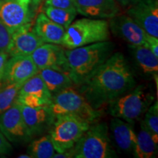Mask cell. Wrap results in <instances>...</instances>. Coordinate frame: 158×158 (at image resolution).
<instances>
[{
  "label": "cell",
  "mask_w": 158,
  "mask_h": 158,
  "mask_svg": "<svg viewBox=\"0 0 158 158\" xmlns=\"http://www.w3.org/2000/svg\"><path fill=\"white\" fill-rule=\"evenodd\" d=\"M136 85L135 71L129 61L122 53L114 52L89 78L78 86V90L92 107L100 110Z\"/></svg>",
  "instance_id": "6da1fadb"
},
{
  "label": "cell",
  "mask_w": 158,
  "mask_h": 158,
  "mask_svg": "<svg viewBox=\"0 0 158 158\" xmlns=\"http://www.w3.org/2000/svg\"><path fill=\"white\" fill-rule=\"evenodd\" d=\"M111 41L92 43L73 49H65L67 73L78 86L92 76L114 52Z\"/></svg>",
  "instance_id": "7a4b0ae2"
},
{
  "label": "cell",
  "mask_w": 158,
  "mask_h": 158,
  "mask_svg": "<svg viewBox=\"0 0 158 158\" xmlns=\"http://www.w3.org/2000/svg\"><path fill=\"white\" fill-rule=\"evenodd\" d=\"M155 101V96L149 86L136 85L129 92L112 100L108 105V111L113 117L133 124L136 121H141Z\"/></svg>",
  "instance_id": "3957f363"
},
{
  "label": "cell",
  "mask_w": 158,
  "mask_h": 158,
  "mask_svg": "<svg viewBox=\"0 0 158 158\" xmlns=\"http://www.w3.org/2000/svg\"><path fill=\"white\" fill-rule=\"evenodd\" d=\"M71 150L74 158H114L116 149L106 122H93Z\"/></svg>",
  "instance_id": "277c9868"
},
{
  "label": "cell",
  "mask_w": 158,
  "mask_h": 158,
  "mask_svg": "<svg viewBox=\"0 0 158 158\" xmlns=\"http://www.w3.org/2000/svg\"><path fill=\"white\" fill-rule=\"evenodd\" d=\"M110 35L107 20L85 17L73 21L65 29L61 45L65 49H73L109 40Z\"/></svg>",
  "instance_id": "5b68a950"
},
{
  "label": "cell",
  "mask_w": 158,
  "mask_h": 158,
  "mask_svg": "<svg viewBox=\"0 0 158 158\" xmlns=\"http://www.w3.org/2000/svg\"><path fill=\"white\" fill-rule=\"evenodd\" d=\"M73 86L61 91L51 97L48 105L51 113L56 118L64 115L81 117L93 123L101 116L100 110L95 109L84 95Z\"/></svg>",
  "instance_id": "8992f818"
},
{
  "label": "cell",
  "mask_w": 158,
  "mask_h": 158,
  "mask_svg": "<svg viewBox=\"0 0 158 158\" xmlns=\"http://www.w3.org/2000/svg\"><path fill=\"white\" fill-rule=\"evenodd\" d=\"M91 124L76 116L64 115L56 117L48 134L56 152L63 153L72 149Z\"/></svg>",
  "instance_id": "52a82bcc"
},
{
  "label": "cell",
  "mask_w": 158,
  "mask_h": 158,
  "mask_svg": "<svg viewBox=\"0 0 158 158\" xmlns=\"http://www.w3.org/2000/svg\"><path fill=\"white\" fill-rule=\"evenodd\" d=\"M0 130L10 143H27L32 138L23 121L21 105L16 100L0 116Z\"/></svg>",
  "instance_id": "ba28073f"
},
{
  "label": "cell",
  "mask_w": 158,
  "mask_h": 158,
  "mask_svg": "<svg viewBox=\"0 0 158 158\" xmlns=\"http://www.w3.org/2000/svg\"><path fill=\"white\" fill-rule=\"evenodd\" d=\"M32 13L29 6L18 0H0V21L11 35L19 29L31 25Z\"/></svg>",
  "instance_id": "9c48e42d"
},
{
  "label": "cell",
  "mask_w": 158,
  "mask_h": 158,
  "mask_svg": "<svg viewBox=\"0 0 158 158\" xmlns=\"http://www.w3.org/2000/svg\"><path fill=\"white\" fill-rule=\"evenodd\" d=\"M126 14L147 34L158 38V0H139L127 7Z\"/></svg>",
  "instance_id": "30bf717a"
},
{
  "label": "cell",
  "mask_w": 158,
  "mask_h": 158,
  "mask_svg": "<svg viewBox=\"0 0 158 158\" xmlns=\"http://www.w3.org/2000/svg\"><path fill=\"white\" fill-rule=\"evenodd\" d=\"M110 31L130 45H145L147 34L127 14H118L109 19Z\"/></svg>",
  "instance_id": "8fae6325"
},
{
  "label": "cell",
  "mask_w": 158,
  "mask_h": 158,
  "mask_svg": "<svg viewBox=\"0 0 158 158\" xmlns=\"http://www.w3.org/2000/svg\"><path fill=\"white\" fill-rule=\"evenodd\" d=\"M38 72L31 56H10L5 63L2 80L3 85L24 83Z\"/></svg>",
  "instance_id": "7c38bea8"
},
{
  "label": "cell",
  "mask_w": 158,
  "mask_h": 158,
  "mask_svg": "<svg viewBox=\"0 0 158 158\" xmlns=\"http://www.w3.org/2000/svg\"><path fill=\"white\" fill-rule=\"evenodd\" d=\"M31 57L38 70L50 68L67 73L65 48L61 45L43 43L31 54Z\"/></svg>",
  "instance_id": "4fadbf2b"
},
{
  "label": "cell",
  "mask_w": 158,
  "mask_h": 158,
  "mask_svg": "<svg viewBox=\"0 0 158 158\" xmlns=\"http://www.w3.org/2000/svg\"><path fill=\"white\" fill-rule=\"evenodd\" d=\"M20 105L23 121L31 138L50 130L56 118L51 113L48 106L30 108L21 103Z\"/></svg>",
  "instance_id": "5bb4252c"
},
{
  "label": "cell",
  "mask_w": 158,
  "mask_h": 158,
  "mask_svg": "<svg viewBox=\"0 0 158 158\" xmlns=\"http://www.w3.org/2000/svg\"><path fill=\"white\" fill-rule=\"evenodd\" d=\"M74 3L77 13L91 19H110L121 11L115 0H74Z\"/></svg>",
  "instance_id": "9a60e30c"
},
{
  "label": "cell",
  "mask_w": 158,
  "mask_h": 158,
  "mask_svg": "<svg viewBox=\"0 0 158 158\" xmlns=\"http://www.w3.org/2000/svg\"><path fill=\"white\" fill-rule=\"evenodd\" d=\"M31 25L27 26L12 34L11 40L7 54L10 56H31L40 45L43 44L42 40L37 36Z\"/></svg>",
  "instance_id": "2e32d148"
},
{
  "label": "cell",
  "mask_w": 158,
  "mask_h": 158,
  "mask_svg": "<svg viewBox=\"0 0 158 158\" xmlns=\"http://www.w3.org/2000/svg\"><path fill=\"white\" fill-rule=\"evenodd\" d=\"M108 127L115 149L120 152L133 154L136 143V133L133 124L122 118L113 117Z\"/></svg>",
  "instance_id": "e0dca14e"
},
{
  "label": "cell",
  "mask_w": 158,
  "mask_h": 158,
  "mask_svg": "<svg viewBox=\"0 0 158 158\" xmlns=\"http://www.w3.org/2000/svg\"><path fill=\"white\" fill-rule=\"evenodd\" d=\"M128 48L138 73L146 78L157 80L158 57L145 45H128Z\"/></svg>",
  "instance_id": "ac0fdd59"
},
{
  "label": "cell",
  "mask_w": 158,
  "mask_h": 158,
  "mask_svg": "<svg viewBox=\"0 0 158 158\" xmlns=\"http://www.w3.org/2000/svg\"><path fill=\"white\" fill-rule=\"evenodd\" d=\"M33 30L44 43L61 45L65 33V29L62 26L51 21L44 13L37 15Z\"/></svg>",
  "instance_id": "d6986e66"
},
{
  "label": "cell",
  "mask_w": 158,
  "mask_h": 158,
  "mask_svg": "<svg viewBox=\"0 0 158 158\" xmlns=\"http://www.w3.org/2000/svg\"><path fill=\"white\" fill-rule=\"evenodd\" d=\"M37 73L52 96L65 89L75 86L70 76L63 71L46 68L40 70Z\"/></svg>",
  "instance_id": "ffe728a7"
},
{
  "label": "cell",
  "mask_w": 158,
  "mask_h": 158,
  "mask_svg": "<svg viewBox=\"0 0 158 158\" xmlns=\"http://www.w3.org/2000/svg\"><path fill=\"white\" fill-rule=\"evenodd\" d=\"M157 144L142 121L140 130L136 133V143L133 155L135 158H153L157 157Z\"/></svg>",
  "instance_id": "44dd1931"
},
{
  "label": "cell",
  "mask_w": 158,
  "mask_h": 158,
  "mask_svg": "<svg viewBox=\"0 0 158 158\" xmlns=\"http://www.w3.org/2000/svg\"><path fill=\"white\" fill-rule=\"evenodd\" d=\"M22 94H33L48 100H51L52 97L38 73L23 83L18 95Z\"/></svg>",
  "instance_id": "7402d4cb"
},
{
  "label": "cell",
  "mask_w": 158,
  "mask_h": 158,
  "mask_svg": "<svg viewBox=\"0 0 158 158\" xmlns=\"http://www.w3.org/2000/svg\"><path fill=\"white\" fill-rule=\"evenodd\" d=\"M27 152L32 158H52L56 151L48 134L31 141Z\"/></svg>",
  "instance_id": "603a6c76"
},
{
  "label": "cell",
  "mask_w": 158,
  "mask_h": 158,
  "mask_svg": "<svg viewBox=\"0 0 158 158\" xmlns=\"http://www.w3.org/2000/svg\"><path fill=\"white\" fill-rule=\"evenodd\" d=\"M43 13L51 21L62 26L65 29L71 24L78 14L75 9H62L47 5L43 6Z\"/></svg>",
  "instance_id": "cb8c5ba5"
},
{
  "label": "cell",
  "mask_w": 158,
  "mask_h": 158,
  "mask_svg": "<svg viewBox=\"0 0 158 158\" xmlns=\"http://www.w3.org/2000/svg\"><path fill=\"white\" fill-rule=\"evenodd\" d=\"M23 83L5 84L0 89V116L10 107L16 100L18 94Z\"/></svg>",
  "instance_id": "d4e9b609"
},
{
  "label": "cell",
  "mask_w": 158,
  "mask_h": 158,
  "mask_svg": "<svg viewBox=\"0 0 158 158\" xmlns=\"http://www.w3.org/2000/svg\"><path fill=\"white\" fill-rule=\"evenodd\" d=\"M144 126L151 134L156 143H158V102L156 100L148 108L143 118Z\"/></svg>",
  "instance_id": "484cf974"
},
{
  "label": "cell",
  "mask_w": 158,
  "mask_h": 158,
  "mask_svg": "<svg viewBox=\"0 0 158 158\" xmlns=\"http://www.w3.org/2000/svg\"><path fill=\"white\" fill-rule=\"evenodd\" d=\"M16 100L21 104L24 105V106L30 108H37L40 107V106H48L51 102V100L41 98L38 96L33 95V94L18 95Z\"/></svg>",
  "instance_id": "4316f807"
},
{
  "label": "cell",
  "mask_w": 158,
  "mask_h": 158,
  "mask_svg": "<svg viewBox=\"0 0 158 158\" xmlns=\"http://www.w3.org/2000/svg\"><path fill=\"white\" fill-rule=\"evenodd\" d=\"M11 37V33L0 21V52L7 53L10 43Z\"/></svg>",
  "instance_id": "83f0119b"
},
{
  "label": "cell",
  "mask_w": 158,
  "mask_h": 158,
  "mask_svg": "<svg viewBox=\"0 0 158 158\" xmlns=\"http://www.w3.org/2000/svg\"><path fill=\"white\" fill-rule=\"evenodd\" d=\"M45 5L51 6L57 8L76 10L74 0H44Z\"/></svg>",
  "instance_id": "f1b7e54d"
},
{
  "label": "cell",
  "mask_w": 158,
  "mask_h": 158,
  "mask_svg": "<svg viewBox=\"0 0 158 158\" xmlns=\"http://www.w3.org/2000/svg\"><path fill=\"white\" fill-rule=\"evenodd\" d=\"M13 151V147L0 130V155H9Z\"/></svg>",
  "instance_id": "f546056e"
},
{
  "label": "cell",
  "mask_w": 158,
  "mask_h": 158,
  "mask_svg": "<svg viewBox=\"0 0 158 158\" xmlns=\"http://www.w3.org/2000/svg\"><path fill=\"white\" fill-rule=\"evenodd\" d=\"M146 46L156 56L158 57V38L149 35L147 39Z\"/></svg>",
  "instance_id": "4dcf8cb0"
},
{
  "label": "cell",
  "mask_w": 158,
  "mask_h": 158,
  "mask_svg": "<svg viewBox=\"0 0 158 158\" xmlns=\"http://www.w3.org/2000/svg\"><path fill=\"white\" fill-rule=\"evenodd\" d=\"M9 58L8 54L6 52H0V78L2 75L4 68H5V63L7 62V59Z\"/></svg>",
  "instance_id": "1f68e13d"
},
{
  "label": "cell",
  "mask_w": 158,
  "mask_h": 158,
  "mask_svg": "<svg viewBox=\"0 0 158 158\" xmlns=\"http://www.w3.org/2000/svg\"><path fill=\"white\" fill-rule=\"evenodd\" d=\"M115 1L122 7H128L130 6L134 5L139 0H115Z\"/></svg>",
  "instance_id": "d6a6232c"
},
{
  "label": "cell",
  "mask_w": 158,
  "mask_h": 158,
  "mask_svg": "<svg viewBox=\"0 0 158 158\" xmlns=\"http://www.w3.org/2000/svg\"><path fill=\"white\" fill-rule=\"evenodd\" d=\"M43 1H44V0H31V4H32V5L34 6L35 7H36L40 5V4L42 3Z\"/></svg>",
  "instance_id": "836d02e7"
},
{
  "label": "cell",
  "mask_w": 158,
  "mask_h": 158,
  "mask_svg": "<svg viewBox=\"0 0 158 158\" xmlns=\"http://www.w3.org/2000/svg\"><path fill=\"white\" fill-rule=\"evenodd\" d=\"M18 1H19V2H21V4H23V5L27 6H29V5H30L31 2V0H18Z\"/></svg>",
  "instance_id": "e575fe53"
},
{
  "label": "cell",
  "mask_w": 158,
  "mask_h": 158,
  "mask_svg": "<svg viewBox=\"0 0 158 158\" xmlns=\"http://www.w3.org/2000/svg\"><path fill=\"white\" fill-rule=\"evenodd\" d=\"M19 158H32L31 157V155H29V154H23L19 156Z\"/></svg>",
  "instance_id": "d590c367"
},
{
  "label": "cell",
  "mask_w": 158,
  "mask_h": 158,
  "mask_svg": "<svg viewBox=\"0 0 158 158\" xmlns=\"http://www.w3.org/2000/svg\"><path fill=\"white\" fill-rule=\"evenodd\" d=\"M3 86V81L2 80V78H0V89Z\"/></svg>",
  "instance_id": "8d00e7d4"
}]
</instances>
